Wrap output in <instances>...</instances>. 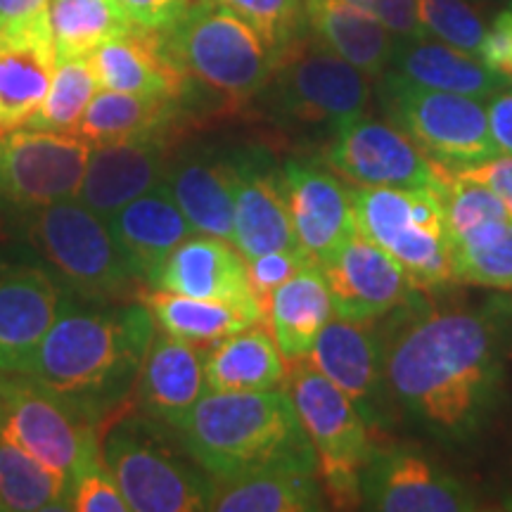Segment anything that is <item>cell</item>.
Returning <instances> with one entry per match:
<instances>
[{
	"mask_svg": "<svg viewBox=\"0 0 512 512\" xmlns=\"http://www.w3.org/2000/svg\"><path fill=\"white\" fill-rule=\"evenodd\" d=\"M512 349V306L432 311L387 339L389 394L403 415L446 444L477 439L498 408Z\"/></svg>",
	"mask_w": 512,
	"mask_h": 512,
	"instance_id": "cell-1",
	"label": "cell"
},
{
	"mask_svg": "<svg viewBox=\"0 0 512 512\" xmlns=\"http://www.w3.org/2000/svg\"><path fill=\"white\" fill-rule=\"evenodd\" d=\"M157 320L145 302L64 299L24 370L95 425L131 406Z\"/></svg>",
	"mask_w": 512,
	"mask_h": 512,
	"instance_id": "cell-2",
	"label": "cell"
},
{
	"mask_svg": "<svg viewBox=\"0 0 512 512\" xmlns=\"http://www.w3.org/2000/svg\"><path fill=\"white\" fill-rule=\"evenodd\" d=\"M174 432L216 482L271 467L318 470L316 451L287 389L207 392Z\"/></svg>",
	"mask_w": 512,
	"mask_h": 512,
	"instance_id": "cell-3",
	"label": "cell"
},
{
	"mask_svg": "<svg viewBox=\"0 0 512 512\" xmlns=\"http://www.w3.org/2000/svg\"><path fill=\"white\" fill-rule=\"evenodd\" d=\"M102 465L133 512L209 510L214 477L185 451L176 432L126 408L102 427Z\"/></svg>",
	"mask_w": 512,
	"mask_h": 512,
	"instance_id": "cell-4",
	"label": "cell"
},
{
	"mask_svg": "<svg viewBox=\"0 0 512 512\" xmlns=\"http://www.w3.org/2000/svg\"><path fill=\"white\" fill-rule=\"evenodd\" d=\"M12 233L69 297L131 302L147 290L121 254L107 221L74 197L36 211Z\"/></svg>",
	"mask_w": 512,
	"mask_h": 512,
	"instance_id": "cell-5",
	"label": "cell"
},
{
	"mask_svg": "<svg viewBox=\"0 0 512 512\" xmlns=\"http://www.w3.org/2000/svg\"><path fill=\"white\" fill-rule=\"evenodd\" d=\"M162 36L188 79L185 107L197 91L233 105L249 102L264 91L283 55L252 24L211 0H195Z\"/></svg>",
	"mask_w": 512,
	"mask_h": 512,
	"instance_id": "cell-6",
	"label": "cell"
},
{
	"mask_svg": "<svg viewBox=\"0 0 512 512\" xmlns=\"http://www.w3.org/2000/svg\"><path fill=\"white\" fill-rule=\"evenodd\" d=\"M356 226L406 268L418 290L456 283L439 188H351Z\"/></svg>",
	"mask_w": 512,
	"mask_h": 512,
	"instance_id": "cell-7",
	"label": "cell"
},
{
	"mask_svg": "<svg viewBox=\"0 0 512 512\" xmlns=\"http://www.w3.org/2000/svg\"><path fill=\"white\" fill-rule=\"evenodd\" d=\"M261 95L280 124L320 128L332 136L354 119L366 117L370 81L316 36L299 34L283 50Z\"/></svg>",
	"mask_w": 512,
	"mask_h": 512,
	"instance_id": "cell-8",
	"label": "cell"
},
{
	"mask_svg": "<svg viewBox=\"0 0 512 512\" xmlns=\"http://www.w3.org/2000/svg\"><path fill=\"white\" fill-rule=\"evenodd\" d=\"M287 394L318 460V479L332 508H358L361 472L373 458L370 427L354 401L309 361L294 363Z\"/></svg>",
	"mask_w": 512,
	"mask_h": 512,
	"instance_id": "cell-9",
	"label": "cell"
},
{
	"mask_svg": "<svg viewBox=\"0 0 512 512\" xmlns=\"http://www.w3.org/2000/svg\"><path fill=\"white\" fill-rule=\"evenodd\" d=\"M0 439L31 453L69 484L102 463V427L24 373H0Z\"/></svg>",
	"mask_w": 512,
	"mask_h": 512,
	"instance_id": "cell-10",
	"label": "cell"
},
{
	"mask_svg": "<svg viewBox=\"0 0 512 512\" xmlns=\"http://www.w3.org/2000/svg\"><path fill=\"white\" fill-rule=\"evenodd\" d=\"M377 81L384 114L434 162L458 169L498 155L486 102L418 86L392 69Z\"/></svg>",
	"mask_w": 512,
	"mask_h": 512,
	"instance_id": "cell-11",
	"label": "cell"
},
{
	"mask_svg": "<svg viewBox=\"0 0 512 512\" xmlns=\"http://www.w3.org/2000/svg\"><path fill=\"white\" fill-rule=\"evenodd\" d=\"M91 143L76 133L12 131L0 138V221L10 230L79 195Z\"/></svg>",
	"mask_w": 512,
	"mask_h": 512,
	"instance_id": "cell-12",
	"label": "cell"
},
{
	"mask_svg": "<svg viewBox=\"0 0 512 512\" xmlns=\"http://www.w3.org/2000/svg\"><path fill=\"white\" fill-rule=\"evenodd\" d=\"M325 166L363 188H439L444 164L434 162L394 124L358 117L332 133Z\"/></svg>",
	"mask_w": 512,
	"mask_h": 512,
	"instance_id": "cell-13",
	"label": "cell"
},
{
	"mask_svg": "<svg viewBox=\"0 0 512 512\" xmlns=\"http://www.w3.org/2000/svg\"><path fill=\"white\" fill-rule=\"evenodd\" d=\"M384 351L387 339L377 335L375 323L332 316L306 356L318 373L354 401L370 430L382 425L394 406L384 370Z\"/></svg>",
	"mask_w": 512,
	"mask_h": 512,
	"instance_id": "cell-14",
	"label": "cell"
},
{
	"mask_svg": "<svg viewBox=\"0 0 512 512\" xmlns=\"http://www.w3.org/2000/svg\"><path fill=\"white\" fill-rule=\"evenodd\" d=\"M363 508L377 512H472L475 491L425 456L375 451L361 472Z\"/></svg>",
	"mask_w": 512,
	"mask_h": 512,
	"instance_id": "cell-15",
	"label": "cell"
},
{
	"mask_svg": "<svg viewBox=\"0 0 512 512\" xmlns=\"http://www.w3.org/2000/svg\"><path fill=\"white\" fill-rule=\"evenodd\" d=\"M337 318L377 323L418 292L406 268L361 230L323 266Z\"/></svg>",
	"mask_w": 512,
	"mask_h": 512,
	"instance_id": "cell-16",
	"label": "cell"
},
{
	"mask_svg": "<svg viewBox=\"0 0 512 512\" xmlns=\"http://www.w3.org/2000/svg\"><path fill=\"white\" fill-rule=\"evenodd\" d=\"M235 159L233 245L245 259L299 247L283 169L261 147H242Z\"/></svg>",
	"mask_w": 512,
	"mask_h": 512,
	"instance_id": "cell-17",
	"label": "cell"
},
{
	"mask_svg": "<svg viewBox=\"0 0 512 512\" xmlns=\"http://www.w3.org/2000/svg\"><path fill=\"white\" fill-rule=\"evenodd\" d=\"M280 169L299 247L325 266L358 230L351 188L328 166L304 159H287Z\"/></svg>",
	"mask_w": 512,
	"mask_h": 512,
	"instance_id": "cell-18",
	"label": "cell"
},
{
	"mask_svg": "<svg viewBox=\"0 0 512 512\" xmlns=\"http://www.w3.org/2000/svg\"><path fill=\"white\" fill-rule=\"evenodd\" d=\"M69 294L36 261H0V373H24Z\"/></svg>",
	"mask_w": 512,
	"mask_h": 512,
	"instance_id": "cell-19",
	"label": "cell"
},
{
	"mask_svg": "<svg viewBox=\"0 0 512 512\" xmlns=\"http://www.w3.org/2000/svg\"><path fill=\"white\" fill-rule=\"evenodd\" d=\"M174 152V131L93 145L76 200L110 219L121 207L164 181Z\"/></svg>",
	"mask_w": 512,
	"mask_h": 512,
	"instance_id": "cell-20",
	"label": "cell"
},
{
	"mask_svg": "<svg viewBox=\"0 0 512 512\" xmlns=\"http://www.w3.org/2000/svg\"><path fill=\"white\" fill-rule=\"evenodd\" d=\"M195 233L233 242L235 159L211 145H185L171 152L162 181Z\"/></svg>",
	"mask_w": 512,
	"mask_h": 512,
	"instance_id": "cell-21",
	"label": "cell"
},
{
	"mask_svg": "<svg viewBox=\"0 0 512 512\" xmlns=\"http://www.w3.org/2000/svg\"><path fill=\"white\" fill-rule=\"evenodd\" d=\"M147 290L261 306L249 287L247 261L238 247L230 240L202 233H192L166 256L150 278Z\"/></svg>",
	"mask_w": 512,
	"mask_h": 512,
	"instance_id": "cell-22",
	"label": "cell"
},
{
	"mask_svg": "<svg viewBox=\"0 0 512 512\" xmlns=\"http://www.w3.org/2000/svg\"><path fill=\"white\" fill-rule=\"evenodd\" d=\"M207 392L204 347L157 332L133 392L136 411L176 430Z\"/></svg>",
	"mask_w": 512,
	"mask_h": 512,
	"instance_id": "cell-23",
	"label": "cell"
},
{
	"mask_svg": "<svg viewBox=\"0 0 512 512\" xmlns=\"http://www.w3.org/2000/svg\"><path fill=\"white\" fill-rule=\"evenodd\" d=\"M57 53L48 17L0 27V138L29 121L46 98Z\"/></svg>",
	"mask_w": 512,
	"mask_h": 512,
	"instance_id": "cell-24",
	"label": "cell"
},
{
	"mask_svg": "<svg viewBox=\"0 0 512 512\" xmlns=\"http://www.w3.org/2000/svg\"><path fill=\"white\" fill-rule=\"evenodd\" d=\"M88 60L105 91L166 95L183 105L188 98V79L166 48L162 31L131 27L95 48Z\"/></svg>",
	"mask_w": 512,
	"mask_h": 512,
	"instance_id": "cell-25",
	"label": "cell"
},
{
	"mask_svg": "<svg viewBox=\"0 0 512 512\" xmlns=\"http://www.w3.org/2000/svg\"><path fill=\"white\" fill-rule=\"evenodd\" d=\"M124 259L145 287L162 261L195 233L169 188L159 183L107 219Z\"/></svg>",
	"mask_w": 512,
	"mask_h": 512,
	"instance_id": "cell-26",
	"label": "cell"
},
{
	"mask_svg": "<svg viewBox=\"0 0 512 512\" xmlns=\"http://www.w3.org/2000/svg\"><path fill=\"white\" fill-rule=\"evenodd\" d=\"M389 69L418 86L467 95L482 102L491 100L512 83L479 55L446 46L437 38H396Z\"/></svg>",
	"mask_w": 512,
	"mask_h": 512,
	"instance_id": "cell-27",
	"label": "cell"
},
{
	"mask_svg": "<svg viewBox=\"0 0 512 512\" xmlns=\"http://www.w3.org/2000/svg\"><path fill=\"white\" fill-rule=\"evenodd\" d=\"M335 316L323 266L311 261L273 292L266 306L268 330L287 363L306 361L320 330Z\"/></svg>",
	"mask_w": 512,
	"mask_h": 512,
	"instance_id": "cell-28",
	"label": "cell"
},
{
	"mask_svg": "<svg viewBox=\"0 0 512 512\" xmlns=\"http://www.w3.org/2000/svg\"><path fill=\"white\" fill-rule=\"evenodd\" d=\"M304 27L368 79H380L389 69L396 38L347 0H304Z\"/></svg>",
	"mask_w": 512,
	"mask_h": 512,
	"instance_id": "cell-29",
	"label": "cell"
},
{
	"mask_svg": "<svg viewBox=\"0 0 512 512\" xmlns=\"http://www.w3.org/2000/svg\"><path fill=\"white\" fill-rule=\"evenodd\" d=\"M204 375L209 392H268L287 380L283 356L261 323L204 347Z\"/></svg>",
	"mask_w": 512,
	"mask_h": 512,
	"instance_id": "cell-30",
	"label": "cell"
},
{
	"mask_svg": "<svg viewBox=\"0 0 512 512\" xmlns=\"http://www.w3.org/2000/svg\"><path fill=\"white\" fill-rule=\"evenodd\" d=\"M325 503L328 501L316 467H271V470L216 482L209 510L316 512L323 510Z\"/></svg>",
	"mask_w": 512,
	"mask_h": 512,
	"instance_id": "cell-31",
	"label": "cell"
},
{
	"mask_svg": "<svg viewBox=\"0 0 512 512\" xmlns=\"http://www.w3.org/2000/svg\"><path fill=\"white\" fill-rule=\"evenodd\" d=\"M185 105L166 95H136L100 88L83 114L76 136L91 145L119 143V140L174 131L183 119Z\"/></svg>",
	"mask_w": 512,
	"mask_h": 512,
	"instance_id": "cell-32",
	"label": "cell"
},
{
	"mask_svg": "<svg viewBox=\"0 0 512 512\" xmlns=\"http://www.w3.org/2000/svg\"><path fill=\"white\" fill-rule=\"evenodd\" d=\"M140 302H145L155 316L159 330L197 344V347H209V344L219 342L233 332L252 328L266 318L261 306L197 299L162 290H145Z\"/></svg>",
	"mask_w": 512,
	"mask_h": 512,
	"instance_id": "cell-33",
	"label": "cell"
},
{
	"mask_svg": "<svg viewBox=\"0 0 512 512\" xmlns=\"http://www.w3.org/2000/svg\"><path fill=\"white\" fill-rule=\"evenodd\" d=\"M48 27L57 60H67L88 57L133 24L121 12L117 0H50Z\"/></svg>",
	"mask_w": 512,
	"mask_h": 512,
	"instance_id": "cell-34",
	"label": "cell"
},
{
	"mask_svg": "<svg viewBox=\"0 0 512 512\" xmlns=\"http://www.w3.org/2000/svg\"><path fill=\"white\" fill-rule=\"evenodd\" d=\"M72 484L22 448L0 439V503L12 512L69 510Z\"/></svg>",
	"mask_w": 512,
	"mask_h": 512,
	"instance_id": "cell-35",
	"label": "cell"
},
{
	"mask_svg": "<svg viewBox=\"0 0 512 512\" xmlns=\"http://www.w3.org/2000/svg\"><path fill=\"white\" fill-rule=\"evenodd\" d=\"M456 283L512 290V216L486 221L451 240Z\"/></svg>",
	"mask_w": 512,
	"mask_h": 512,
	"instance_id": "cell-36",
	"label": "cell"
},
{
	"mask_svg": "<svg viewBox=\"0 0 512 512\" xmlns=\"http://www.w3.org/2000/svg\"><path fill=\"white\" fill-rule=\"evenodd\" d=\"M100 91L98 76L88 57L57 60L50 88L38 110L31 114L24 128L50 133H76L88 105Z\"/></svg>",
	"mask_w": 512,
	"mask_h": 512,
	"instance_id": "cell-37",
	"label": "cell"
},
{
	"mask_svg": "<svg viewBox=\"0 0 512 512\" xmlns=\"http://www.w3.org/2000/svg\"><path fill=\"white\" fill-rule=\"evenodd\" d=\"M422 29L427 36L477 55L486 27L465 0H418Z\"/></svg>",
	"mask_w": 512,
	"mask_h": 512,
	"instance_id": "cell-38",
	"label": "cell"
},
{
	"mask_svg": "<svg viewBox=\"0 0 512 512\" xmlns=\"http://www.w3.org/2000/svg\"><path fill=\"white\" fill-rule=\"evenodd\" d=\"M235 12L283 53L304 31V0H211Z\"/></svg>",
	"mask_w": 512,
	"mask_h": 512,
	"instance_id": "cell-39",
	"label": "cell"
},
{
	"mask_svg": "<svg viewBox=\"0 0 512 512\" xmlns=\"http://www.w3.org/2000/svg\"><path fill=\"white\" fill-rule=\"evenodd\" d=\"M247 261V278L249 287L256 302L266 311L268 302H271L273 292L278 290L285 280H290L299 268L311 264V256L304 249H283V252H268Z\"/></svg>",
	"mask_w": 512,
	"mask_h": 512,
	"instance_id": "cell-40",
	"label": "cell"
},
{
	"mask_svg": "<svg viewBox=\"0 0 512 512\" xmlns=\"http://www.w3.org/2000/svg\"><path fill=\"white\" fill-rule=\"evenodd\" d=\"M69 510L76 512H128V503L121 496L117 482L107 472V467L98 463L83 470L72 484Z\"/></svg>",
	"mask_w": 512,
	"mask_h": 512,
	"instance_id": "cell-41",
	"label": "cell"
},
{
	"mask_svg": "<svg viewBox=\"0 0 512 512\" xmlns=\"http://www.w3.org/2000/svg\"><path fill=\"white\" fill-rule=\"evenodd\" d=\"M354 8L368 12L394 38H430L422 29L418 0H347Z\"/></svg>",
	"mask_w": 512,
	"mask_h": 512,
	"instance_id": "cell-42",
	"label": "cell"
},
{
	"mask_svg": "<svg viewBox=\"0 0 512 512\" xmlns=\"http://www.w3.org/2000/svg\"><path fill=\"white\" fill-rule=\"evenodd\" d=\"M133 27L166 31L181 19L195 0H117Z\"/></svg>",
	"mask_w": 512,
	"mask_h": 512,
	"instance_id": "cell-43",
	"label": "cell"
},
{
	"mask_svg": "<svg viewBox=\"0 0 512 512\" xmlns=\"http://www.w3.org/2000/svg\"><path fill=\"white\" fill-rule=\"evenodd\" d=\"M451 171L460 178H470V181H477L494 190L512 216V155L498 152V155L484 159V162L458 166V169Z\"/></svg>",
	"mask_w": 512,
	"mask_h": 512,
	"instance_id": "cell-44",
	"label": "cell"
},
{
	"mask_svg": "<svg viewBox=\"0 0 512 512\" xmlns=\"http://www.w3.org/2000/svg\"><path fill=\"white\" fill-rule=\"evenodd\" d=\"M479 57L496 69L498 74L508 76L512 72V8L503 10L501 15L494 19L489 29H486L482 48H479ZM512 81V79H510Z\"/></svg>",
	"mask_w": 512,
	"mask_h": 512,
	"instance_id": "cell-45",
	"label": "cell"
},
{
	"mask_svg": "<svg viewBox=\"0 0 512 512\" xmlns=\"http://www.w3.org/2000/svg\"><path fill=\"white\" fill-rule=\"evenodd\" d=\"M486 114H489L491 138L503 155H512V83L486 100Z\"/></svg>",
	"mask_w": 512,
	"mask_h": 512,
	"instance_id": "cell-46",
	"label": "cell"
},
{
	"mask_svg": "<svg viewBox=\"0 0 512 512\" xmlns=\"http://www.w3.org/2000/svg\"><path fill=\"white\" fill-rule=\"evenodd\" d=\"M50 0H0V27H19L48 17Z\"/></svg>",
	"mask_w": 512,
	"mask_h": 512,
	"instance_id": "cell-47",
	"label": "cell"
},
{
	"mask_svg": "<svg viewBox=\"0 0 512 512\" xmlns=\"http://www.w3.org/2000/svg\"><path fill=\"white\" fill-rule=\"evenodd\" d=\"M3 510H5V508H3V503H0V512H3Z\"/></svg>",
	"mask_w": 512,
	"mask_h": 512,
	"instance_id": "cell-48",
	"label": "cell"
},
{
	"mask_svg": "<svg viewBox=\"0 0 512 512\" xmlns=\"http://www.w3.org/2000/svg\"><path fill=\"white\" fill-rule=\"evenodd\" d=\"M510 79H512V72H510Z\"/></svg>",
	"mask_w": 512,
	"mask_h": 512,
	"instance_id": "cell-49",
	"label": "cell"
}]
</instances>
